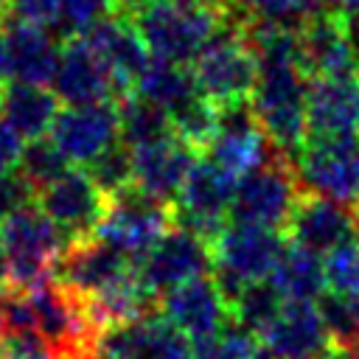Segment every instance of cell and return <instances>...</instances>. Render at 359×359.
I'll list each match as a JSON object with an SVG mask.
<instances>
[{"label": "cell", "mask_w": 359, "mask_h": 359, "mask_svg": "<svg viewBox=\"0 0 359 359\" xmlns=\"http://www.w3.org/2000/svg\"><path fill=\"white\" fill-rule=\"evenodd\" d=\"M160 314L191 342L219 334L233 320L230 303L224 300L213 275H199L168 289L160 297Z\"/></svg>", "instance_id": "2e32d148"}, {"label": "cell", "mask_w": 359, "mask_h": 359, "mask_svg": "<svg viewBox=\"0 0 359 359\" xmlns=\"http://www.w3.org/2000/svg\"><path fill=\"white\" fill-rule=\"evenodd\" d=\"M303 191L306 188L300 182L294 160L278 149L261 168L238 180L230 205V219L286 233V224Z\"/></svg>", "instance_id": "5b68a950"}, {"label": "cell", "mask_w": 359, "mask_h": 359, "mask_svg": "<svg viewBox=\"0 0 359 359\" xmlns=\"http://www.w3.org/2000/svg\"><path fill=\"white\" fill-rule=\"evenodd\" d=\"M36 199V191L25 182V177L14 168L8 174H0V222L8 219L11 213L22 210Z\"/></svg>", "instance_id": "74e56055"}, {"label": "cell", "mask_w": 359, "mask_h": 359, "mask_svg": "<svg viewBox=\"0 0 359 359\" xmlns=\"http://www.w3.org/2000/svg\"><path fill=\"white\" fill-rule=\"evenodd\" d=\"M59 115V98L45 84H28L8 79L0 87V121L22 140L50 135Z\"/></svg>", "instance_id": "cb8c5ba5"}, {"label": "cell", "mask_w": 359, "mask_h": 359, "mask_svg": "<svg viewBox=\"0 0 359 359\" xmlns=\"http://www.w3.org/2000/svg\"><path fill=\"white\" fill-rule=\"evenodd\" d=\"M334 6H337L339 11H345L348 17H351V14H359V0H334Z\"/></svg>", "instance_id": "ee69618b"}, {"label": "cell", "mask_w": 359, "mask_h": 359, "mask_svg": "<svg viewBox=\"0 0 359 359\" xmlns=\"http://www.w3.org/2000/svg\"><path fill=\"white\" fill-rule=\"evenodd\" d=\"M269 280L283 300H317L325 292L323 258L306 247L286 244Z\"/></svg>", "instance_id": "d4e9b609"}, {"label": "cell", "mask_w": 359, "mask_h": 359, "mask_svg": "<svg viewBox=\"0 0 359 359\" xmlns=\"http://www.w3.org/2000/svg\"><path fill=\"white\" fill-rule=\"evenodd\" d=\"M258 339L272 359H314L331 345L314 300H286Z\"/></svg>", "instance_id": "44dd1931"}, {"label": "cell", "mask_w": 359, "mask_h": 359, "mask_svg": "<svg viewBox=\"0 0 359 359\" xmlns=\"http://www.w3.org/2000/svg\"><path fill=\"white\" fill-rule=\"evenodd\" d=\"M135 93L143 95V98H149V101H154V104H160L163 109L171 112L182 101L194 98L199 93V87H196L194 70L188 65H177V62L151 56L149 67L143 70V76L135 84Z\"/></svg>", "instance_id": "484cf974"}, {"label": "cell", "mask_w": 359, "mask_h": 359, "mask_svg": "<svg viewBox=\"0 0 359 359\" xmlns=\"http://www.w3.org/2000/svg\"><path fill=\"white\" fill-rule=\"evenodd\" d=\"M174 227V205L129 185L107 199V213L95 230L101 241L123 252L135 266Z\"/></svg>", "instance_id": "8992f818"}, {"label": "cell", "mask_w": 359, "mask_h": 359, "mask_svg": "<svg viewBox=\"0 0 359 359\" xmlns=\"http://www.w3.org/2000/svg\"><path fill=\"white\" fill-rule=\"evenodd\" d=\"M118 6L115 0H59L56 3V22H53V34L62 39L79 36L81 31H87L90 25H95L98 20L115 14Z\"/></svg>", "instance_id": "d590c367"}, {"label": "cell", "mask_w": 359, "mask_h": 359, "mask_svg": "<svg viewBox=\"0 0 359 359\" xmlns=\"http://www.w3.org/2000/svg\"><path fill=\"white\" fill-rule=\"evenodd\" d=\"M238 180L213 163L208 154L191 168L180 196L174 199V224L185 227L213 244L222 227L230 222V205Z\"/></svg>", "instance_id": "ba28073f"}, {"label": "cell", "mask_w": 359, "mask_h": 359, "mask_svg": "<svg viewBox=\"0 0 359 359\" xmlns=\"http://www.w3.org/2000/svg\"><path fill=\"white\" fill-rule=\"evenodd\" d=\"M135 269L137 266L123 252H118L115 247H109L98 236H90V238L70 241L65 247L53 278L65 289H70L73 294L93 297V294L109 289L112 283L123 280Z\"/></svg>", "instance_id": "e0dca14e"}, {"label": "cell", "mask_w": 359, "mask_h": 359, "mask_svg": "<svg viewBox=\"0 0 359 359\" xmlns=\"http://www.w3.org/2000/svg\"><path fill=\"white\" fill-rule=\"evenodd\" d=\"M70 168L67 157L56 149V143L50 137H36L28 140L20 151L17 160V171L25 177V182L39 194L42 188H48L53 180H59L65 171Z\"/></svg>", "instance_id": "f546056e"}, {"label": "cell", "mask_w": 359, "mask_h": 359, "mask_svg": "<svg viewBox=\"0 0 359 359\" xmlns=\"http://www.w3.org/2000/svg\"><path fill=\"white\" fill-rule=\"evenodd\" d=\"M67 236L31 202L0 222V255L6 264L3 289H31L56 275Z\"/></svg>", "instance_id": "6da1fadb"}, {"label": "cell", "mask_w": 359, "mask_h": 359, "mask_svg": "<svg viewBox=\"0 0 359 359\" xmlns=\"http://www.w3.org/2000/svg\"><path fill=\"white\" fill-rule=\"evenodd\" d=\"M300 34V65L309 79H359V45L351 17L328 6L306 17Z\"/></svg>", "instance_id": "52a82bcc"}, {"label": "cell", "mask_w": 359, "mask_h": 359, "mask_svg": "<svg viewBox=\"0 0 359 359\" xmlns=\"http://www.w3.org/2000/svg\"><path fill=\"white\" fill-rule=\"evenodd\" d=\"M227 11L216 8H185L171 0H154L140 8L135 25L151 56L177 65H191L199 50L216 36Z\"/></svg>", "instance_id": "277c9868"}, {"label": "cell", "mask_w": 359, "mask_h": 359, "mask_svg": "<svg viewBox=\"0 0 359 359\" xmlns=\"http://www.w3.org/2000/svg\"><path fill=\"white\" fill-rule=\"evenodd\" d=\"M328 6H334V0H233V8L247 20H269L294 28Z\"/></svg>", "instance_id": "d6a6232c"}, {"label": "cell", "mask_w": 359, "mask_h": 359, "mask_svg": "<svg viewBox=\"0 0 359 359\" xmlns=\"http://www.w3.org/2000/svg\"><path fill=\"white\" fill-rule=\"evenodd\" d=\"M353 230H356V238H359V199L353 205Z\"/></svg>", "instance_id": "f6af8a7d"}, {"label": "cell", "mask_w": 359, "mask_h": 359, "mask_svg": "<svg viewBox=\"0 0 359 359\" xmlns=\"http://www.w3.org/2000/svg\"><path fill=\"white\" fill-rule=\"evenodd\" d=\"M191 70L199 93L213 104L252 98L258 81V59L244 36L241 17L233 11V6L227 8L216 36L191 62Z\"/></svg>", "instance_id": "7a4b0ae2"}, {"label": "cell", "mask_w": 359, "mask_h": 359, "mask_svg": "<svg viewBox=\"0 0 359 359\" xmlns=\"http://www.w3.org/2000/svg\"><path fill=\"white\" fill-rule=\"evenodd\" d=\"M168 115H171L174 137L188 143L194 151L205 154L210 140H213V135H216V126H219V104H213L210 98L196 93L194 98H188L180 107H174Z\"/></svg>", "instance_id": "83f0119b"}, {"label": "cell", "mask_w": 359, "mask_h": 359, "mask_svg": "<svg viewBox=\"0 0 359 359\" xmlns=\"http://www.w3.org/2000/svg\"><path fill=\"white\" fill-rule=\"evenodd\" d=\"M8 81V56H6V34L0 28V87Z\"/></svg>", "instance_id": "7bdbcfd3"}, {"label": "cell", "mask_w": 359, "mask_h": 359, "mask_svg": "<svg viewBox=\"0 0 359 359\" xmlns=\"http://www.w3.org/2000/svg\"><path fill=\"white\" fill-rule=\"evenodd\" d=\"M79 36L95 50V56L112 73L115 87H118V101L126 98L129 93H135L137 79L143 76V70L151 62V53L135 25V17L115 11L104 20H98L95 25H90L87 31H81Z\"/></svg>", "instance_id": "5bb4252c"}, {"label": "cell", "mask_w": 359, "mask_h": 359, "mask_svg": "<svg viewBox=\"0 0 359 359\" xmlns=\"http://www.w3.org/2000/svg\"><path fill=\"white\" fill-rule=\"evenodd\" d=\"M118 109H121V140L129 149H140L174 135L168 109H163L160 104L137 93H129L126 98H121Z\"/></svg>", "instance_id": "4316f807"}, {"label": "cell", "mask_w": 359, "mask_h": 359, "mask_svg": "<svg viewBox=\"0 0 359 359\" xmlns=\"http://www.w3.org/2000/svg\"><path fill=\"white\" fill-rule=\"evenodd\" d=\"M213 280L219 283L224 300L230 303L238 297V292L252 283L272 275L275 264L280 261L286 250V238L280 230L247 224V222H227L222 233L213 238Z\"/></svg>", "instance_id": "3957f363"}, {"label": "cell", "mask_w": 359, "mask_h": 359, "mask_svg": "<svg viewBox=\"0 0 359 359\" xmlns=\"http://www.w3.org/2000/svg\"><path fill=\"white\" fill-rule=\"evenodd\" d=\"M149 3H154V0H115L118 11H123V14H137V11L146 8Z\"/></svg>", "instance_id": "b9f144b4"}, {"label": "cell", "mask_w": 359, "mask_h": 359, "mask_svg": "<svg viewBox=\"0 0 359 359\" xmlns=\"http://www.w3.org/2000/svg\"><path fill=\"white\" fill-rule=\"evenodd\" d=\"M314 359H353V353H351V348H345V345H337V342H331L325 351H320Z\"/></svg>", "instance_id": "60d3db41"}, {"label": "cell", "mask_w": 359, "mask_h": 359, "mask_svg": "<svg viewBox=\"0 0 359 359\" xmlns=\"http://www.w3.org/2000/svg\"><path fill=\"white\" fill-rule=\"evenodd\" d=\"M297 174L306 191L331 196L342 205L359 199V135L342 140H306L297 160Z\"/></svg>", "instance_id": "8fae6325"}, {"label": "cell", "mask_w": 359, "mask_h": 359, "mask_svg": "<svg viewBox=\"0 0 359 359\" xmlns=\"http://www.w3.org/2000/svg\"><path fill=\"white\" fill-rule=\"evenodd\" d=\"M325 289L359 300V238H345L323 258Z\"/></svg>", "instance_id": "e575fe53"}, {"label": "cell", "mask_w": 359, "mask_h": 359, "mask_svg": "<svg viewBox=\"0 0 359 359\" xmlns=\"http://www.w3.org/2000/svg\"><path fill=\"white\" fill-rule=\"evenodd\" d=\"M95 351L101 359H191V339L160 311L109 325Z\"/></svg>", "instance_id": "9a60e30c"}, {"label": "cell", "mask_w": 359, "mask_h": 359, "mask_svg": "<svg viewBox=\"0 0 359 359\" xmlns=\"http://www.w3.org/2000/svg\"><path fill=\"white\" fill-rule=\"evenodd\" d=\"M56 3L59 0H6V20H20V22L53 28Z\"/></svg>", "instance_id": "f35d334b"}, {"label": "cell", "mask_w": 359, "mask_h": 359, "mask_svg": "<svg viewBox=\"0 0 359 359\" xmlns=\"http://www.w3.org/2000/svg\"><path fill=\"white\" fill-rule=\"evenodd\" d=\"M351 353H353V359H359V331H356V337L351 342Z\"/></svg>", "instance_id": "bcb514c9"}, {"label": "cell", "mask_w": 359, "mask_h": 359, "mask_svg": "<svg viewBox=\"0 0 359 359\" xmlns=\"http://www.w3.org/2000/svg\"><path fill=\"white\" fill-rule=\"evenodd\" d=\"M275 151L278 146L266 137L250 98L219 104V126L205 151L213 163H219L224 171L241 180L244 174L261 168Z\"/></svg>", "instance_id": "9c48e42d"}, {"label": "cell", "mask_w": 359, "mask_h": 359, "mask_svg": "<svg viewBox=\"0 0 359 359\" xmlns=\"http://www.w3.org/2000/svg\"><path fill=\"white\" fill-rule=\"evenodd\" d=\"M50 140L56 149L67 157L73 165L93 163L104 149H109L115 140H121V109L118 101H95V104H79L59 109Z\"/></svg>", "instance_id": "4fadbf2b"}, {"label": "cell", "mask_w": 359, "mask_h": 359, "mask_svg": "<svg viewBox=\"0 0 359 359\" xmlns=\"http://www.w3.org/2000/svg\"><path fill=\"white\" fill-rule=\"evenodd\" d=\"M6 56H8V79L28 84H50L65 39L56 36L45 25L6 20Z\"/></svg>", "instance_id": "7402d4cb"}, {"label": "cell", "mask_w": 359, "mask_h": 359, "mask_svg": "<svg viewBox=\"0 0 359 359\" xmlns=\"http://www.w3.org/2000/svg\"><path fill=\"white\" fill-rule=\"evenodd\" d=\"M3 334H6V328H3V317H0V337H3Z\"/></svg>", "instance_id": "7dc6e473"}, {"label": "cell", "mask_w": 359, "mask_h": 359, "mask_svg": "<svg viewBox=\"0 0 359 359\" xmlns=\"http://www.w3.org/2000/svg\"><path fill=\"white\" fill-rule=\"evenodd\" d=\"M359 135V79H309L306 140Z\"/></svg>", "instance_id": "d6986e66"}, {"label": "cell", "mask_w": 359, "mask_h": 359, "mask_svg": "<svg viewBox=\"0 0 359 359\" xmlns=\"http://www.w3.org/2000/svg\"><path fill=\"white\" fill-rule=\"evenodd\" d=\"M210 269H213L210 241L185 227H177V224L137 264V275L154 297H163L168 289L185 283L191 278L210 275Z\"/></svg>", "instance_id": "7c38bea8"}, {"label": "cell", "mask_w": 359, "mask_h": 359, "mask_svg": "<svg viewBox=\"0 0 359 359\" xmlns=\"http://www.w3.org/2000/svg\"><path fill=\"white\" fill-rule=\"evenodd\" d=\"M107 194L95 185L87 168L76 165L67 168L59 180L36 194V205L45 216L67 236V241L95 236L104 213H107Z\"/></svg>", "instance_id": "30bf717a"}, {"label": "cell", "mask_w": 359, "mask_h": 359, "mask_svg": "<svg viewBox=\"0 0 359 359\" xmlns=\"http://www.w3.org/2000/svg\"><path fill=\"white\" fill-rule=\"evenodd\" d=\"M353 230V208L342 205L331 196L314 194V191H303L292 219L286 224V236L292 244L306 247L311 252H328L337 244H342L345 238H351Z\"/></svg>", "instance_id": "ffe728a7"}, {"label": "cell", "mask_w": 359, "mask_h": 359, "mask_svg": "<svg viewBox=\"0 0 359 359\" xmlns=\"http://www.w3.org/2000/svg\"><path fill=\"white\" fill-rule=\"evenodd\" d=\"M81 168H87V174L95 180V185L107 196L135 185V151L123 140H115L109 149H104L93 163Z\"/></svg>", "instance_id": "1f68e13d"}, {"label": "cell", "mask_w": 359, "mask_h": 359, "mask_svg": "<svg viewBox=\"0 0 359 359\" xmlns=\"http://www.w3.org/2000/svg\"><path fill=\"white\" fill-rule=\"evenodd\" d=\"M0 359H59V356L34 331H6L0 337Z\"/></svg>", "instance_id": "8d00e7d4"}, {"label": "cell", "mask_w": 359, "mask_h": 359, "mask_svg": "<svg viewBox=\"0 0 359 359\" xmlns=\"http://www.w3.org/2000/svg\"><path fill=\"white\" fill-rule=\"evenodd\" d=\"M48 87L65 107L95 104V101H109V98L118 101V87H115L112 73L81 36L65 39L59 67Z\"/></svg>", "instance_id": "ac0fdd59"}, {"label": "cell", "mask_w": 359, "mask_h": 359, "mask_svg": "<svg viewBox=\"0 0 359 359\" xmlns=\"http://www.w3.org/2000/svg\"><path fill=\"white\" fill-rule=\"evenodd\" d=\"M22 137L14 135L3 121H0V174H8L17 168V160H20V151H22Z\"/></svg>", "instance_id": "ab89813d"}, {"label": "cell", "mask_w": 359, "mask_h": 359, "mask_svg": "<svg viewBox=\"0 0 359 359\" xmlns=\"http://www.w3.org/2000/svg\"><path fill=\"white\" fill-rule=\"evenodd\" d=\"M351 17H353V14H351ZM356 17H359V14H356Z\"/></svg>", "instance_id": "c3c4849f"}, {"label": "cell", "mask_w": 359, "mask_h": 359, "mask_svg": "<svg viewBox=\"0 0 359 359\" xmlns=\"http://www.w3.org/2000/svg\"><path fill=\"white\" fill-rule=\"evenodd\" d=\"M314 303L320 309V317L325 323V331H328L331 342L351 348V342L359 331V300L325 289Z\"/></svg>", "instance_id": "836d02e7"}, {"label": "cell", "mask_w": 359, "mask_h": 359, "mask_svg": "<svg viewBox=\"0 0 359 359\" xmlns=\"http://www.w3.org/2000/svg\"><path fill=\"white\" fill-rule=\"evenodd\" d=\"M132 151H135V185L171 205L180 196L191 168L202 157L174 135Z\"/></svg>", "instance_id": "603a6c76"}, {"label": "cell", "mask_w": 359, "mask_h": 359, "mask_svg": "<svg viewBox=\"0 0 359 359\" xmlns=\"http://www.w3.org/2000/svg\"><path fill=\"white\" fill-rule=\"evenodd\" d=\"M261 339L230 320L219 334L191 342V359H255L261 353Z\"/></svg>", "instance_id": "4dcf8cb0"}, {"label": "cell", "mask_w": 359, "mask_h": 359, "mask_svg": "<svg viewBox=\"0 0 359 359\" xmlns=\"http://www.w3.org/2000/svg\"><path fill=\"white\" fill-rule=\"evenodd\" d=\"M283 303L286 300L280 297V292L272 286L269 278L252 280L233 300V320L238 325H244L247 331H252L255 337H261L266 331V325L278 317V311L283 309Z\"/></svg>", "instance_id": "f1b7e54d"}]
</instances>
